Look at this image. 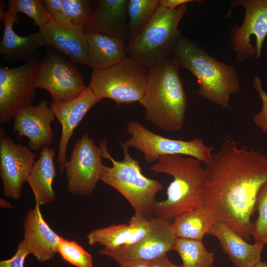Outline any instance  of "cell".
I'll return each mask as SVG.
<instances>
[{"mask_svg":"<svg viewBox=\"0 0 267 267\" xmlns=\"http://www.w3.org/2000/svg\"><path fill=\"white\" fill-rule=\"evenodd\" d=\"M203 206L246 241L258 195L267 182V155L226 138L205 164Z\"/></svg>","mask_w":267,"mask_h":267,"instance_id":"cell-1","label":"cell"},{"mask_svg":"<svg viewBox=\"0 0 267 267\" xmlns=\"http://www.w3.org/2000/svg\"><path fill=\"white\" fill-rule=\"evenodd\" d=\"M179 68L171 56L149 69V78L140 104L145 119L158 129L169 132L181 130L187 98Z\"/></svg>","mask_w":267,"mask_h":267,"instance_id":"cell-2","label":"cell"},{"mask_svg":"<svg viewBox=\"0 0 267 267\" xmlns=\"http://www.w3.org/2000/svg\"><path fill=\"white\" fill-rule=\"evenodd\" d=\"M195 158L182 155H165L149 169L173 177L167 189V198L156 201L152 216L172 221L179 215L203 205L205 169Z\"/></svg>","mask_w":267,"mask_h":267,"instance_id":"cell-3","label":"cell"},{"mask_svg":"<svg viewBox=\"0 0 267 267\" xmlns=\"http://www.w3.org/2000/svg\"><path fill=\"white\" fill-rule=\"evenodd\" d=\"M178 67L184 68L197 78L198 93L224 109L230 96L241 89L234 68L211 56L197 43L181 35L171 55Z\"/></svg>","mask_w":267,"mask_h":267,"instance_id":"cell-4","label":"cell"},{"mask_svg":"<svg viewBox=\"0 0 267 267\" xmlns=\"http://www.w3.org/2000/svg\"><path fill=\"white\" fill-rule=\"evenodd\" d=\"M107 145V138L99 141L103 157L109 159L112 166L103 165L100 180L124 196L134 210V216L148 219L152 217L155 197L163 189V184L143 175L139 161L131 156L130 148L123 142H121V146L124 158L121 161L112 157Z\"/></svg>","mask_w":267,"mask_h":267,"instance_id":"cell-5","label":"cell"},{"mask_svg":"<svg viewBox=\"0 0 267 267\" xmlns=\"http://www.w3.org/2000/svg\"><path fill=\"white\" fill-rule=\"evenodd\" d=\"M186 4L174 10L159 6L154 15L135 38L127 44V54L148 69L170 57L179 37L178 24Z\"/></svg>","mask_w":267,"mask_h":267,"instance_id":"cell-6","label":"cell"},{"mask_svg":"<svg viewBox=\"0 0 267 267\" xmlns=\"http://www.w3.org/2000/svg\"><path fill=\"white\" fill-rule=\"evenodd\" d=\"M149 70L127 55L106 69L92 70L88 87L99 99L109 98L118 105L139 101L143 96Z\"/></svg>","mask_w":267,"mask_h":267,"instance_id":"cell-7","label":"cell"},{"mask_svg":"<svg viewBox=\"0 0 267 267\" xmlns=\"http://www.w3.org/2000/svg\"><path fill=\"white\" fill-rule=\"evenodd\" d=\"M127 131L131 136L123 142L142 152L145 162L149 164L157 162L162 156L182 155L195 158L205 165L213 154L214 147L206 145L201 138L183 140L167 138L134 121L129 122Z\"/></svg>","mask_w":267,"mask_h":267,"instance_id":"cell-8","label":"cell"},{"mask_svg":"<svg viewBox=\"0 0 267 267\" xmlns=\"http://www.w3.org/2000/svg\"><path fill=\"white\" fill-rule=\"evenodd\" d=\"M73 63L61 53L48 48L34 77L35 88L47 90L54 103L77 97L87 87L82 73Z\"/></svg>","mask_w":267,"mask_h":267,"instance_id":"cell-9","label":"cell"},{"mask_svg":"<svg viewBox=\"0 0 267 267\" xmlns=\"http://www.w3.org/2000/svg\"><path fill=\"white\" fill-rule=\"evenodd\" d=\"M42 60L35 54L16 68L0 66V123H7L21 109L32 105L35 96L34 79Z\"/></svg>","mask_w":267,"mask_h":267,"instance_id":"cell-10","label":"cell"},{"mask_svg":"<svg viewBox=\"0 0 267 267\" xmlns=\"http://www.w3.org/2000/svg\"><path fill=\"white\" fill-rule=\"evenodd\" d=\"M102 158L101 148L88 134L76 140L64 168L71 194L88 196L92 192L100 180Z\"/></svg>","mask_w":267,"mask_h":267,"instance_id":"cell-11","label":"cell"},{"mask_svg":"<svg viewBox=\"0 0 267 267\" xmlns=\"http://www.w3.org/2000/svg\"><path fill=\"white\" fill-rule=\"evenodd\" d=\"M231 8L242 6L245 10L241 26L231 30V45L236 63L256 55L260 58L263 44L267 36V0H238L231 1Z\"/></svg>","mask_w":267,"mask_h":267,"instance_id":"cell-12","label":"cell"},{"mask_svg":"<svg viewBox=\"0 0 267 267\" xmlns=\"http://www.w3.org/2000/svg\"><path fill=\"white\" fill-rule=\"evenodd\" d=\"M172 221L152 217L149 229L138 241L116 249H101L98 254L111 258L117 264L128 261L152 262L173 250L177 237Z\"/></svg>","mask_w":267,"mask_h":267,"instance_id":"cell-13","label":"cell"},{"mask_svg":"<svg viewBox=\"0 0 267 267\" xmlns=\"http://www.w3.org/2000/svg\"><path fill=\"white\" fill-rule=\"evenodd\" d=\"M36 158L28 146L15 143L0 130V176L5 197L20 199Z\"/></svg>","mask_w":267,"mask_h":267,"instance_id":"cell-14","label":"cell"},{"mask_svg":"<svg viewBox=\"0 0 267 267\" xmlns=\"http://www.w3.org/2000/svg\"><path fill=\"white\" fill-rule=\"evenodd\" d=\"M48 104L44 99L36 106L23 108L13 117V132L19 137H27L28 147L32 151L48 146L54 139L51 124L56 117Z\"/></svg>","mask_w":267,"mask_h":267,"instance_id":"cell-15","label":"cell"},{"mask_svg":"<svg viewBox=\"0 0 267 267\" xmlns=\"http://www.w3.org/2000/svg\"><path fill=\"white\" fill-rule=\"evenodd\" d=\"M101 100L87 87L79 96L72 100L61 103L51 102L50 104V108L62 127L56 161V163L59 164L58 169L60 173L64 172L67 161V147L75 129L87 113Z\"/></svg>","mask_w":267,"mask_h":267,"instance_id":"cell-16","label":"cell"},{"mask_svg":"<svg viewBox=\"0 0 267 267\" xmlns=\"http://www.w3.org/2000/svg\"><path fill=\"white\" fill-rule=\"evenodd\" d=\"M46 45L68 57L72 62L90 67L88 59V44L84 29L72 24L52 21L39 29Z\"/></svg>","mask_w":267,"mask_h":267,"instance_id":"cell-17","label":"cell"},{"mask_svg":"<svg viewBox=\"0 0 267 267\" xmlns=\"http://www.w3.org/2000/svg\"><path fill=\"white\" fill-rule=\"evenodd\" d=\"M24 236L21 241L40 262L52 259L57 253L58 244L62 237L56 233L43 218L40 205L35 203L28 212L24 222Z\"/></svg>","mask_w":267,"mask_h":267,"instance_id":"cell-18","label":"cell"},{"mask_svg":"<svg viewBox=\"0 0 267 267\" xmlns=\"http://www.w3.org/2000/svg\"><path fill=\"white\" fill-rule=\"evenodd\" d=\"M3 1L0 0V19L4 23V31L0 44V53L8 63L26 61L36 54L40 47L46 45L39 31L28 36L18 35L13 29L14 23H19L17 14L3 10Z\"/></svg>","mask_w":267,"mask_h":267,"instance_id":"cell-19","label":"cell"},{"mask_svg":"<svg viewBox=\"0 0 267 267\" xmlns=\"http://www.w3.org/2000/svg\"><path fill=\"white\" fill-rule=\"evenodd\" d=\"M208 234L218 239L234 267H253L261 261L265 246L248 243L222 221H217Z\"/></svg>","mask_w":267,"mask_h":267,"instance_id":"cell-20","label":"cell"},{"mask_svg":"<svg viewBox=\"0 0 267 267\" xmlns=\"http://www.w3.org/2000/svg\"><path fill=\"white\" fill-rule=\"evenodd\" d=\"M128 0H99L85 31H91L128 42Z\"/></svg>","mask_w":267,"mask_h":267,"instance_id":"cell-21","label":"cell"},{"mask_svg":"<svg viewBox=\"0 0 267 267\" xmlns=\"http://www.w3.org/2000/svg\"><path fill=\"white\" fill-rule=\"evenodd\" d=\"M150 218L134 216L127 224L95 229L87 235L88 243L90 246L98 244L105 249L112 250L130 246L138 241L146 234Z\"/></svg>","mask_w":267,"mask_h":267,"instance_id":"cell-22","label":"cell"},{"mask_svg":"<svg viewBox=\"0 0 267 267\" xmlns=\"http://www.w3.org/2000/svg\"><path fill=\"white\" fill-rule=\"evenodd\" d=\"M88 57L92 70L109 68L127 55L126 41L91 31L85 32Z\"/></svg>","mask_w":267,"mask_h":267,"instance_id":"cell-23","label":"cell"},{"mask_svg":"<svg viewBox=\"0 0 267 267\" xmlns=\"http://www.w3.org/2000/svg\"><path fill=\"white\" fill-rule=\"evenodd\" d=\"M40 154L27 182L34 194L35 203L40 206L55 200L52 185L56 172L54 164L55 150L46 146L41 149Z\"/></svg>","mask_w":267,"mask_h":267,"instance_id":"cell-24","label":"cell"},{"mask_svg":"<svg viewBox=\"0 0 267 267\" xmlns=\"http://www.w3.org/2000/svg\"><path fill=\"white\" fill-rule=\"evenodd\" d=\"M216 222L203 205L179 215L172 221L171 225L177 237L202 241Z\"/></svg>","mask_w":267,"mask_h":267,"instance_id":"cell-25","label":"cell"},{"mask_svg":"<svg viewBox=\"0 0 267 267\" xmlns=\"http://www.w3.org/2000/svg\"><path fill=\"white\" fill-rule=\"evenodd\" d=\"M181 259L182 267H212L215 255L202 241L177 237L174 249Z\"/></svg>","mask_w":267,"mask_h":267,"instance_id":"cell-26","label":"cell"},{"mask_svg":"<svg viewBox=\"0 0 267 267\" xmlns=\"http://www.w3.org/2000/svg\"><path fill=\"white\" fill-rule=\"evenodd\" d=\"M159 0H128V42L137 36L147 26L159 7Z\"/></svg>","mask_w":267,"mask_h":267,"instance_id":"cell-27","label":"cell"},{"mask_svg":"<svg viewBox=\"0 0 267 267\" xmlns=\"http://www.w3.org/2000/svg\"><path fill=\"white\" fill-rule=\"evenodd\" d=\"M8 10L17 14L21 12L27 15L39 29L52 21L42 0H9L7 1Z\"/></svg>","mask_w":267,"mask_h":267,"instance_id":"cell-28","label":"cell"},{"mask_svg":"<svg viewBox=\"0 0 267 267\" xmlns=\"http://www.w3.org/2000/svg\"><path fill=\"white\" fill-rule=\"evenodd\" d=\"M93 2L89 0H62L63 10L69 22L84 31L94 11L92 10Z\"/></svg>","mask_w":267,"mask_h":267,"instance_id":"cell-29","label":"cell"},{"mask_svg":"<svg viewBox=\"0 0 267 267\" xmlns=\"http://www.w3.org/2000/svg\"><path fill=\"white\" fill-rule=\"evenodd\" d=\"M256 212L258 217L252 223L251 236L254 242L267 246V182L258 195Z\"/></svg>","mask_w":267,"mask_h":267,"instance_id":"cell-30","label":"cell"},{"mask_svg":"<svg viewBox=\"0 0 267 267\" xmlns=\"http://www.w3.org/2000/svg\"><path fill=\"white\" fill-rule=\"evenodd\" d=\"M57 253L64 260L76 267H93L91 255L74 241L62 237L58 242Z\"/></svg>","mask_w":267,"mask_h":267,"instance_id":"cell-31","label":"cell"},{"mask_svg":"<svg viewBox=\"0 0 267 267\" xmlns=\"http://www.w3.org/2000/svg\"><path fill=\"white\" fill-rule=\"evenodd\" d=\"M253 86L262 103L260 111L254 116L253 122L263 132L267 134V93L262 88L261 80L258 75L253 79Z\"/></svg>","mask_w":267,"mask_h":267,"instance_id":"cell-32","label":"cell"},{"mask_svg":"<svg viewBox=\"0 0 267 267\" xmlns=\"http://www.w3.org/2000/svg\"><path fill=\"white\" fill-rule=\"evenodd\" d=\"M49 15L54 21L63 24H71L66 16L62 0H42Z\"/></svg>","mask_w":267,"mask_h":267,"instance_id":"cell-33","label":"cell"},{"mask_svg":"<svg viewBox=\"0 0 267 267\" xmlns=\"http://www.w3.org/2000/svg\"><path fill=\"white\" fill-rule=\"evenodd\" d=\"M29 254L26 247L20 241L14 255L9 259L1 261L0 267H24L25 260Z\"/></svg>","mask_w":267,"mask_h":267,"instance_id":"cell-34","label":"cell"},{"mask_svg":"<svg viewBox=\"0 0 267 267\" xmlns=\"http://www.w3.org/2000/svg\"><path fill=\"white\" fill-rule=\"evenodd\" d=\"M193 1V0H160L159 6L168 9L174 10L182 5Z\"/></svg>","mask_w":267,"mask_h":267,"instance_id":"cell-35","label":"cell"},{"mask_svg":"<svg viewBox=\"0 0 267 267\" xmlns=\"http://www.w3.org/2000/svg\"><path fill=\"white\" fill-rule=\"evenodd\" d=\"M151 267H182V266L173 263L166 254L152 261Z\"/></svg>","mask_w":267,"mask_h":267,"instance_id":"cell-36","label":"cell"},{"mask_svg":"<svg viewBox=\"0 0 267 267\" xmlns=\"http://www.w3.org/2000/svg\"><path fill=\"white\" fill-rule=\"evenodd\" d=\"M152 262L128 261L121 262L118 264L120 267H151Z\"/></svg>","mask_w":267,"mask_h":267,"instance_id":"cell-37","label":"cell"},{"mask_svg":"<svg viewBox=\"0 0 267 267\" xmlns=\"http://www.w3.org/2000/svg\"><path fill=\"white\" fill-rule=\"evenodd\" d=\"M0 205L1 207L4 208H11L12 207V205L2 198L0 199Z\"/></svg>","mask_w":267,"mask_h":267,"instance_id":"cell-38","label":"cell"},{"mask_svg":"<svg viewBox=\"0 0 267 267\" xmlns=\"http://www.w3.org/2000/svg\"><path fill=\"white\" fill-rule=\"evenodd\" d=\"M253 267H267V262L261 261Z\"/></svg>","mask_w":267,"mask_h":267,"instance_id":"cell-39","label":"cell"}]
</instances>
